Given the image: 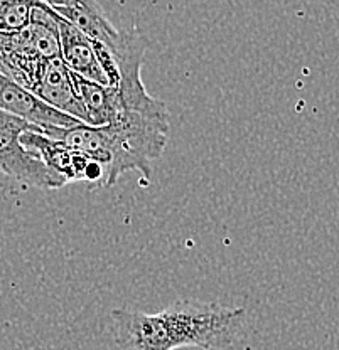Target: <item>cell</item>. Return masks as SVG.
I'll return each mask as SVG.
<instances>
[{
    "label": "cell",
    "mask_w": 339,
    "mask_h": 350,
    "mask_svg": "<svg viewBox=\"0 0 339 350\" xmlns=\"http://www.w3.org/2000/svg\"><path fill=\"white\" fill-rule=\"evenodd\" d=\"M31 91L49 107L60 109L61 113H66L81 123H86V109L79 100L75 83H73L71 71L61 57L47 61L38 83L32 86Z\"/></svg>",
    "instance_id": "6"
},
{
    "label": "cell",
    "mask_w": 339,
    "mask_h": 350,
    "mask_svg": "<svg viewBox=\"0 0 339 350\" xmlns=\"http://www.w3.org/2000/svg\"><path fill=\"white\" fill-rule=\"evenodd\" d=\"M0 109L39 126L51 138H58L63 129H71L81 123L66 113H61L60 109L46 105L32 91L10 78L2 68H0Z\"/></svg>",
    "instance_id": "5"
},
{
    "label": "cell",
    "mask_w": 339,
    "mask_h": 350,
    "mask_svg": "<svg viewBox=\"0 0 339 350\" xmlns=\"http://www.w3.org/2000/svg\"><path fill=\"white\" fill-rule=\"evenodd\" d=\"M21 142L27 150L39 157L53 172L68 182H91L103 185L107 180V172L103 165L90 159L86 153L76 150L66 142L51 138L41 129L24 131Z\"/></svg>",
    "instance_id": "4"
},
{
    "label": "cell",
    "mask_w": 339,
    "mask_h": 350,
    "mask_svg": "<svg viewBox=\"0 0 339 350\" xmlns=\"http://www.w3.org/2000/svg\"><path fill=\"white\" fill-rule=\"evenodd\" d=\"M169 138V111H136L125 109L110 125L93 126L78 123L61 130L58 140L103 165L105 187H112L125 172L137 170L151 178L152 163L166 150Z\"/></svg>",
    "instance_id": "2"
},
{
    "label": "cell",
    "mask_w": 339,
    "mask_h": 350,
    "mask_svg": "<svg viewBox=\"0 0 339 350\" xmlns=\"http://www.w3.org/2000/svg\"><path fill=\"white\" fill-rule=\"evenodd\" d=\"M58 31H60L61 59L68 66L69 71L88 81L110 86V79L101 68L91 39L61 16L58 21Z\"/></svg>",
    "instance_id": "7"
},
{
    "label": "cell",
    "mask_w": 339,
    "mask_h": 350,
    "mask_svg": "<svg viewBox=\"0 0 339 350\" xmlns=\"http://www.w3.org/2000/svg\"><path fill=\"white\" fill-rule=\"evenodd\" d=\"M42 2L49 7H64V5H88V3H97V0H36Z\"/></svg>",
    "instance_id": "10"
},
{
    "label": "cell",
    "mask_w": 339,
    "mask_h": 350,
    "mask_svg": "<svg viewBox=\"0 0 339 350\" xmlns=\"http://www.w3.org/2000/svg\"><path fill=\"white\" fill-rule=\"evenodd\" d=\"M73 83L86 109V125H110L127 109L116 88L98 85L76 75H73Z\"/></svg>",
    "instance_id": "8"
},
{
    "label": "cell",
    "mask_w": 339,
    "mask_h": 350,
    "mask_svg": "<svg viewBox=\"0 0 339 350\" xmlns=\"http://www.w3.org/2000/svg\"><path fill=\"white\" fill-rule=\"evenodd\" d=\"M34 0H0V34H16L31 24Z\"/></svg>",
    "instance_id": "9"
},
{
    "label": "cell",
    "mask_w": 339,
    "mask_h": 350,
    "mask_svg": "<svg viewBox=\"0 0 339 350\" xmlns=\"http://www.w3.org/2000/svg\"><path fill=\"white\" fill-rule=\"evenodd\" d=\"M32 129L39 126L0 109V174L38 189L64 187L68 182L21 142L24 131Z\"/></svg>",
    "instance_id": "3"
},
{
    "label": "cell",
    "mask_w": 339,
    "mask_h": 350,
    "mask_svg": "<svg viewBox=\"0 0 339 350\" xmlns=\"http://www.w3.org/2000/svg\"><path fill=\"white\" fill-rule=\"evenodd\" d=\"M245 319L243 308L189 298L159 313L123 308L112 312L120 350H226L238 340Z\"/></svg>",
    "instance_id": "1"
}]
</instances>
